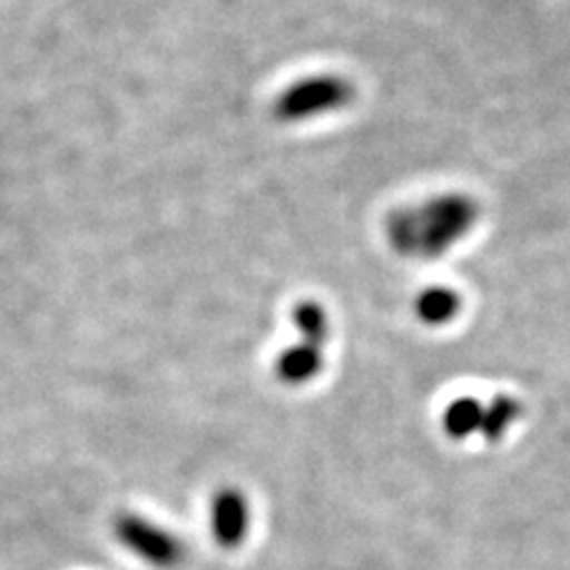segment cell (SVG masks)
I'll return each mask as SVG.
<instances>
[{"instance_id":"obj_1","label":"cell","mask_w":570,"mask_h":570,"mask_svg":"<svg viewBox=\"0 0 570 570\" xmlns=\"http://www.w3.org/2000/svg\"><path fill=\"white\" fill-rule=\"evenodd\" d=\"M480 219V205L466 193H444L416 205L395 209L385 234L395 253L435 259L466 238Z\"/></svg>"},{"instance_id":"obj_2","label":"cell","mask_w":570,"mask_h":570,"mask_svg":"<svg viewBox=\"0 0 570 570\" xmlns=\"http://www.w3.org/2000/svg\"><path fill=\"white\" fill-rule=\"evenodd\" d=\"M354 96L356 91L350 79L341 75H316L285 88L274 100L272 112L274 119L283 124H297L343 110L354 100Z\"/></svg>"},{"instance_id":"obj_3","label":"cell","mask_w":570,"mask_h":570,"mask_svg":"<svg viewBox=\"0 0 570 570\" xmlns=\"http://www.w3.org/2000/svg\"><path fill=\"white\" fill-rule=\"evenodd\" d=\"M115 534L131 554L157 568H174L186 557V547L174 532L140 519L136 513L117 515Z\"/></svg>"},{"instance_id":"obj_4","label":"cell","mask_w":570,"mask_h":570,"mask_svg":"<svg viewBox=\"0 0 570 570\" xmlns=\"http://www.w3.org/2000/svg\"><path fill=\"white\" fill-rule=\"evenodd\" d=\"M212 534L219 547L236 549L249 530V502L238 488H222L212 499Z\"/></svg>"},{"instance_id":"obj_5","label":"cell","mask_w":570,"mask_h":570,"mask_svg":"<svg viewBox=\"0 0 570 570\" xmlns=\"http://www.w3.org/2000/svg\"><path fill=\"white\" fill-rule=\"evenodd\" d=\"M324 347H316L309 343H297L288 350H283L276 356V376L285 385H305L314 381L321 368H324V354H321Z\"/></svg>"},{"instance_id":"obj_6","label":"cell","mask_w":570,"mask_h":570,"mask_svg":"<svg viewBox=\"0 0 570 570\" xmlns=\"http://www.w3.org/2000/svg\"><path fill=\"white\" fill-rule=\"evenodd\" d=\"M414 312L425 326H444L461 312V295L444 285H433L416 297Z\"/></svg>"},{"instance_id":"obj_7","label":"cell","mask_w":570,"mask_h":570,"mask_svg":"<svg viewBox=\"0 0 570 570\" xmlns=\"http://www.w3.org/2000/svg\"><path fill=\"white\" fill-rule=\"evenodd\" d=\"M485 406L480 404L475 397L463 395L448 404L442 414V428L452 440H466L473 433H480V425H483Z\"/></svg>"},{"instance_id":"obj_8","label":"cell","mask_w":570,"mask_h":570,"mask_svg":"<svg viewBox=\"0 0 570 570\" xmlns=\"http://www.w3.org/2000/svg\"><path fill=\"white\" fill-rule=\"evenodd\" d=\"M293 324L299 333L302 343H309L316 347H324L331 335V318L324 305L316 299H302L293 309Z\"/></svg>"},{"instance_id":"obj_9","label":"cell","mask_w":570,"mask_h":570,"mask_svg":"<svg viewBox=\"0 0 570 570\" xmlns=\"http://www.w3.org/2000/svg\"><path fill=\"white\" fill-rule=\"evenodd\" d=\"M523 414V404L511 397V395H497L492 397V402L485 406V416H483V425H480V433L488 442H499L509 428L521 419Z\"/></svg>"}]
</instances>
